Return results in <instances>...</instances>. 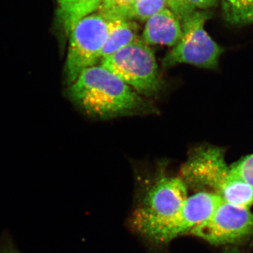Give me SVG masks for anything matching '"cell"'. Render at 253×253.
<instances>
[{"label":"cell","mask_w":253,"mask_h":253,"mask_svg":"<svg viewBox=\"0 0 253 253\" xmlns=\"http://www.w3.org/2000/svg\"><path fill=\"white\" fill-rule=\"evenodd\" d=\"M68 96L83 112L99 119L154 111L143 96L101 65L84 70L68 85Z\"/></svg>","instance_id":"1"},{"label":"cell","mask_w":253,"mask_h":253,"mask_svg":"<svg viewBox=\"0 0 253 253\" xmlns=\"http://www.w3.org/2000/svg\"><path fill=\"white\" fill-rule=\"evenodd\" d=\"M186 186L212 191L229 204L249 208L253 204V186L232 174L224 151L213 146L195 148L181 168Z\"/></svg>","instance_id":"2"},{"label":"cell","mask_w":253,"mask_h":253,"mask_svg":"<svg viewBox=\"0 0 253 253\" xmlns=\"http://www.w3.org/2000/svg\"><path fill=\"white\" fill-rule=\"evenodd\" d=\"M101 66L144 96H156L162 89L163 81L154 51L140 38L101 59Z\"/></svg>","instance_id":"3"},{"label":"cell","mask_w":253,"mask_h":253,"mask_svg":"<svg viewBox=\"0 0 253 253\" xmlns=\"http://www.w3.org/2000/svg\"><path fill=\"white\" fill-rule=\"evenodd\" d=\"M187 198L188 186L181 177L160 178L131 214V227L147 239L156 229L176 214Z\"/></svg>","instance_id":"4"},{"label":"cell","mask_w":253,"mask_h":253,"mask_svg":"<svg viewBox=\"0 0 253 253\" xmlns=\"http://www.w3.org/2000/svg\"><path fill=\"white\" fill-rule=\"evenodd\" d=\"M111 21L96 12L81 20L70 33L65 75L68 86L84 70L96 66L109 35Z\"/></svg>","instance_id":"5"},{"label":"cell","mask_w":253,"mask_h":253,"mask_svg":"<svg viewBox=\"0 0 253 253\" xmlns=\"http://www.w3.org/2000/svg\"><path fill=\"white\" fill-rule=\"evenodd\" d=\"M208 18V12L196 10L191 17L181 23L180 41L165 56L163 68H172L181 63L207 69L217 68L223 49L205 29Z\"/></svg>","instance_id":"6"},{"label":"cell","mask_w":253,"mask_h":253,"mask_svg":"<svg viewBox=\"0 0 253 253\" xmlns=\"http://www.w3.org/2000/svg\"><path fill=\"white\" fill-rule=\"evenodd\" d=\"M224 202L219 195L201 191L189 196L179 211L147 238L156 244H167L181 236L189 234L211 217Z\"/></svg>","instance_id":"7"},{"label":"cell","mask_w":253,"mask_h":253,"mask_svg":"<svg viewBox=\"0 0 253 253\" xmlns=\"http://www.w3.org/2000/svg\"><path fill=\"white\" fill-rule=\"evenodd\" d=\"M253 234V214L249 208L222 203L211 217L189 234L213 245L234 244Z\"/></svg>","instance_id":"8"},{"label":"cell","mask_w":253,"mask_h":253,"mask_svg":"<svg viewBox=\"0 0 253 253\" xmlns=\"http://www.w3.org/2000/svg\"><path fill=\"white\" fill-rule=\"evenodd\" d=\"M141 40L148 45L177 44L182 36L180 20L168 8L155 14L146 21Z\"/></svg>","instance_id":"9"},{"label":"cell","mask_w":253,"mask_h":253,"mask_svg":"<svg viewBox=\"0 0 253 253\" xmlns=\"http://www.w3.org/2000/svg\"><path fill=\"white\" fill-rule=\"evenodd\" d=\"M103 0H56L58 20L66 37L86 16L96 12Z\"/></svg>","instance_id":"10"},{"label":"cell","mask_w":253,"mask_h":253,"mask_svg":"<svg viewBox=\"0 0 253 253\" xmlns=\"http://www.w3.org/2000/svg\"><path fill=\"white\" fill-rule=\"evenodd\" d=\"M137 31L138 26L134 21L127 19L111 21L101 59L117 52L137 40L139 38Z\"/></svg>","instance_id":"11"},{"label":"cell","mask_w":253,"mask_h":253,"mask_svg":"<svg viewBox=\"0 0 253 253\" xmlns=\"http://www.w3.org/2000/svg\"><path fill=\"white\" fill-rule=\"evenodd\" d=\"M223 16L229 24L242 26L252 23L253 0H221Z\"/></svg>","instance_id":"12"},{"label":"cell","mask_w":253,"mask_h":253,"mask_svg":"<svg viewBox=\"0 0 253 253\" xmlns=\"http://www.w3.org/2000/svg\"><path fill=\"white\" fill-rule=\"evenodd\" d=\"M166 8V0H135L126 11V19L146 21Z\"/></svg>","instance_id":"13"},{"label":"cell","mask_w":253,"mask_h":253,"mask_svg":"<svg viewBox=\"0 0 253 253\" xmlns=\"http://www.w3.org/2000/svg\"><path fill=\"white\" fill-rule=\"evenodd\" d=\"M135 0H103L97 12L109 21L126 19L127 10Z\"/></svg>","instance_id":"14"},{"label":"cell","mask_w":253,"mask_h":253,"mask_svg":"<svg viewBox=\"0 0 253 253\" xmlns=\"http://www.w3.org/2000/svg\"><path fill=\"white\" fill-rule=\"evenodd\" d=\"M231 171L236 177L253 186V154L249 155L232 165Z\"/></svg>","instance_id":"15"},{"label":"cell","mask_w":253,"mask_h":253,"mask_svg":"<svg viewBox=\"0 0 253 253\" xmlns=\"http://www.w3.org/2000/svg\"><path fill=\"white\" fill-rule=\"evenodd\" d=\"M168 9L177 16L182 23L186 21L196 10L186 0H166Z\"/></svg>","instance_id":"16"},{"label":"cell","mask_w":253,"mask_h":253,"mask_svg":"<svg viewBox=\"0 0 253 253\" xmlns=\"http://www.w3.org/2000/svg\"><path fill=\"white\" fill-rule=\"evenodd\" d=\"M196 9L206 10L216 6L218 0H186Z\"/></svg>","instance_id":"17"},{"label":"cell","mask_w":253,"mask_h":253,"mask_svg":"<svg viewBox=\"0 0 253 253\" xmlns=\"http://www.w3.org/2000/svg\"><path fill=\"white\" fill-rule=\"evenodd\" d=\"M0 253H21L16 250L14 249V247H11V246H5L4 248H1L0 249Z\"/></svg>","instance_id":"18"},{"label":"cell","mask_w":253,"mask_h":253,"mask_svg":"<svg viewBox=\"0 0 253 253\" xmlns=\"http://www.w3.org/2000/svg\"></svg>","instance_id":"19"}]
</instances>
